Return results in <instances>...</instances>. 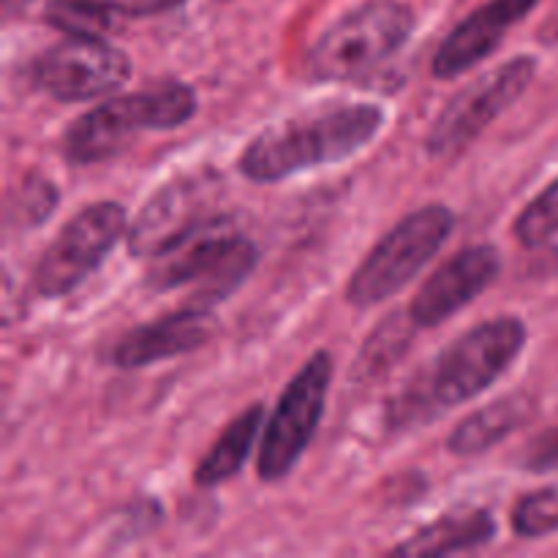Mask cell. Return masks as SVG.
Returning <instances> with one entry per match:
<instances>
[{"label":"cell","instance_id":"3","mask_svg":"<svg viewBox=\"0 0 558 558\" xmlns=\"http://www.w3.org/2000/svg\"><path fill=\"white\" fill-rule=\"evenodd\" d=\"M194 114L196 93L185 82L163 80L80 114L63 134V156L74 167H93L120 156L140 134L174 131Z\"/></svg>","mask_w":558,"mask_h":558},{"label":"cell","instance_id":"2","mask_svg":"<svg viewBox=\"0 0 558 558\" xmlns=\"http://www.w3.org/2000/svg\"><path fill=\"white\" fill-rule=\"evenodd\" d=\"M259 262L254 240L234 232L232 216H216L167 251L153 256L145 287L153 292L191 289L185 305L213 311L232 298Z\"/></svg>","mask_w":558,"mask_h":558},{"label":"cell","instance_id":"20","mask_svg":"<svg viewBox=\"0 0 558 558\" xmlns=\"http://www.w3.org/2000/svg\"><path fill=\"white\" fill-rule=\"evenodd\" d=\"M512 232L515 240L526 248H537L545 245L548 240H554L558 234V178L543 194L534 196L526 207L521 210V216L512 223Z\"/></svg>","mask_w":558,"mask_h":558},{"label":"cell","instance_id":"13","mask_svg":"<svg viewBox=\"0 0 558 558\" xmlns=\"http://www.w3.org/2000/svg\"><path fill=\"white\" fill-rule=\"evenodd\" d=\"M539 0H488L477 11L458 22L450 36L439 44L430 63V74L436 80H456L474 65L483 63L488 54L499 49L507 33L526 20Z\"/></svg>","mask_w":558,"mask_h":558},{"label":"cell","instance_id":"19","mask_svg":"<svg viewBox=\"0 0 558 558\" xmlns=\"http://www.w3.org/2000/svg\"><path fill=\"white\" fill-rule=\"evenodd\" d=\"M412 330H420L412 322V316L407 314H390L379 327L374 330V336L365 343L363 354H360V368L368 371V376L381 374L390 365H396V360H401L407 354L409 343H412Z\"/></svg>","mask_w":558,"mask_h":558},{"label":"cell","instance_id":"15","mask_svg":"<svg viewBox=\"0 0 558 558\" xmlns=\"http://www.w3.org/2000/svg\"><path fill=\"white\" fill-rule=\"evenodd\" d=\"M496 537V521L488 510H452L439 521L414 532L396 548L401 556H452L469 554Z\"/></svg>","mask_w":558,"mask_h":558},{"label":"cell","instance_id":"18","mask_svg":"<svg viewBox=\"0 0 558 558\" xmlns=\"http://www.w3.org/2000/svg\"><path fill=\"white\" fill-rule=\"evenodd\" d=\"M129 16L120 0H49L44 9V20L54 31L76 38L114 36Z\"/></svg>","mask_w":558,"mask_h":558},{"label":"cell","instance_id":"22","mask_svg":"<svg viewBox=\"0 0 558 558\" xmlns=\"http://www.w3.org/2000/svg\"><path fill=\"white\" fill-rule=\"evenodd\" d=\"M54 207H58V189H54L52 180L41 178V174H31L11 194L9 223H16L22 229L38 227V223L52 216Z\"/></svg>","mask_w":558,"mask_h":558},{"label":"cell","instance_id":"6","mask_svg":"<svg viewBox=\"0 0 558 558\" xmlns=\"http://www.w3.org/2000/svg\"><path fill=\"white\" fill-rule=\"evenodd\" d=\"M526 338L529 330L518 316H496L458 336L425 379L436 407H461L488 390L510 371Z\"/></svg>","mask_w":558,"mask_h":558},{"label":"cell","instance_id":"7","mask_svg":"<svg viewBox=\"0 0 558 558\" xmlns=\"http://www.w3.org/2000/svg\"><path fill=\"white\" fill-rule=\"evenodd\" d=\"M332 374H336L332 354L316 352L281 392L276 409L265 420V430L259 439L256 474L262 483H278V480L289 477L300 458L305 456L319 430L322 417H325Z\"/></svg>","mask_w":558,"mask_h":558},{"label":"cell","instance_id":"8","mask_svg":"<svg viewBox=\"0 0 558 558\" xmlns=\"http://www.w3.org/2000/svg\"><path fill=\"white\" fill-rule=\"evenodd\" d=\"M123 234H129L123 205L96 202L82 207L63 223L33 267V289L38 298H63L82 287L112 254Z\"/></svg>","mask_w":558,"mask_h":558},{"label":"cell","instance_id":"16","mask_svg":"<svg viewBox=\"0 0 558 558\" xmlns=\"http://www.w3.org/2000/svg\"><path fill=\"white\" fill-rule=\"evenodd\" d=\"M265 420V403H251L245 412H240L238 417L223 428V434L218 436L216 445L205 452V458L196 463L194 483L199 485V488H216V485H223L232 477H238L240 469L248 463L256 441L262 439Z\"/></svg>","mask_w":558,"mask_h":558},{"label":"cell","instance_id":"5","mask_svg":"<svg viewBox=\"0 0 558 558\" xmlns=\"http://www.w3.org/2000/svg\"><path fill=\"white\" fill-rule=\"evenodd\" d=\"M456 229V213L447 205H425L396 223L354 270L347 300L354 308H371L407 289L428 262L445 248Z\"/></svg>","mask_w":558,"mask_h":558},{"label":"cell","instance_id":"23","mask_svg":"<svg viewBox=\"0 0 558 558\" xmlns=\"http://www.w3.org/2000/svg\"><path fill=\"white\" fill-rule=\"evenodd\" d=\"M521 466L534 474L558 472V425L529 441L526 452L521 458Z\"/></svg>","mask_w":558,"mask_h":558},{"label":"cell","instance_id":"12","mask_svg":"<svg viewBox=\"0 0 558 558\" xmlns=\"http://www.w3.org/2000/svg\"><path fill=\"white\" fill-rule=\"evenodd\" d=\"M501 256L490 243L466 245L436 267L434 276L417 289L409 316L420 330L445 325L452 314L466 308L499 278Z\"/></svg>","mask_w":558,"mask_h":558},{"label":"cell","instance_id":"11","mask_svg":"<svg viewBox=\"0 0 558 558\" xmlns=\"http://www.w3.org/2000/svg\"><path fill=\"white\" fill-rule=\"evenodd\" d=\"M218 194V180L213 172L189 174V178L169 180L142 205L129 227V251L142 259H153L169 245L183 240L196 227L210 218L221 216L213 207Z\"/></svg>","mask_w":558,"mask_h":558},{"label":"cell","instance_id":"17","mask_svg":"<svg viewBox=\"0 0 558 558\" xmlns=\"http://www.w3.org/2000/svg\"><path fill=\"white\" fill-rule=\"evenodd\" d=\"M534 412V403L529 396L510 392L488 407L477 409L466 420L458 423V428L447 436V450L456 456H480L496 447L499 441L510 439Z\"/></svg>","mask_w":558,"mask_h":558},{"label":"cell","instance_id":"24","mask_svg":"<svg viewBox=\"0 0 558 558\" xmlns=\"http://www.w3.org/2000/svg\"><path fill=\"white\" fill-rule=\"evenodd\" d=\"M125 5L131 16H150V14H161V11L174 9L183 0H120Z\"/></svg>","mask_w":558,"mask_h":558},{"label":"cell","instance_id":"1","mask_svg":"<svg viewBox=\"0 0 558 558\" xmlns=\"http://www.w3.org/2000/svg\"><path fill=\"white\" fill-rule=\"evenodd\" d=\"M379 104H322L256 134L238 158L245 180L281 183L316 167H332L357 156L385 129Z\"/></svg>","mask_w":558,"mask_h":558},{"label":"cell","instance_id":"10","mask_svg":"<svg viewBox=\"0 0 558 558\" xmlns=\"http://www.w3.org/2000/svg\"><path fill=\"white\" fill-rule=\"evenodd\" d=\"M129 76V54L112 47L109 38L65 36L33 63V82L63 104L107 98L120 90Z\"/></svg>","mask_w":558,"mask_h":558},{"label":"cell","instance_id":"9","mask_svg":"<svg viewBox=\"0 0 558 558\" xmlns=\"http://www.w3.org/2000/svg\"><path fill=\"white\" fill-rule=\"evenodd\" d=\"M534 74H537V58L518 54V58L485 71L480 80L469 82L436 114L434 125L425 136L428 156L452 158L466 150L480 134L490 129L496 118H501L529 90Z\"/></svg>","mask_w":558,"mask_h":558},{"label":"cell","instance_id":"14","mask_svg":"<svg viewBox=\"0 0 558 558\" xmlns=\"http://www.w3.org/2000/svg\"><path fill=\"white\" fill-rule=\"evenodd\" d=\"M210 311L183 305V308L163 316V319L134 327L131 332H125L114 343L112 363L125 371L147 368V365H156L161 360L183 357V354L196 352V349H202L210 341Z\"/></svg>","mask_w":558,"mask_h":558},{"label":"cell","instance_id":"21","mask_svg":"<svg viewBox=\"0 0 558 558\" xmlns=\"http://www.w3.org/2000/svg\"><path fill=\"white\" fill-rule=\"evenodd\" d=\"M510 526L521 539H539L558 532V488H539L518 499Z\"/></svg>","mask_w":558,"mask_h":558},{"label":"cell","instance_id":"4","mask_svg":"<svg viewBox=\"0 0 558 558\" xmlns=\"http://www.w3.org/2000/svg\"><path fill=\"white\" fill-rule=\"evenodd\" d=\"M414 31V11L401 0H365L332 22L308 52L316 82H354L396 58Z\"/></svg>","mask_w":558,"mask_h":558}]
</instances>
